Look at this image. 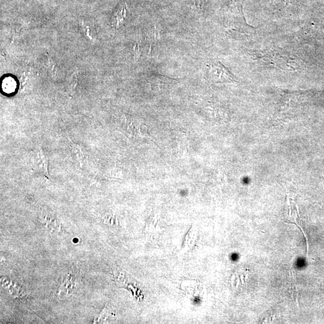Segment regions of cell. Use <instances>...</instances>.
<instances>
[{
	"instance_id": "obj_2",
	"label": "cell",
	"mask_w": 324,
	"mask_h": 324,
	"mask_svg": "<svg viewBox=\"0 0 324 324\" xmlns=\"http://www.w3.org/2000/svg\"><path fill=\"white\" fill-rule=\"evenodd\" d=\"M127 6L125 4H123L115 11L114 15L112 16V23L114 28H117L120 23L123 21L125 17L126 16Z\"/></svg>"
},
{
	"instance_id": "obj_1",
	"label": "cell",
	"mask_w": 324,
	"mask_h": 324,
	"mask_svg": "<svg viewBox=\"0 0 324 324\" xmlns=\"http://www.w3.org/2000/svg\"><path fill=\"white\" fill-rule=\"evenodd\" d=\"M208 67L207 76L214 82L230 81L234 79L230 71L219 61L212 62Z\"/></svg>"
}]
</instances>
